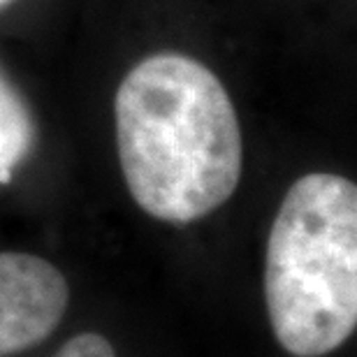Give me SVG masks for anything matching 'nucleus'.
Listing matches in <instances>:
<instances>
[{
	"mask_svg": "<svg viewBox=\"0 0 357 357\" xmlns=\"http://www.w3.org/2000/svg\"><path fill=\"white\" fill-rule=\"evenodd\" d=\"M38 130L31 107L0 70V183H10L21 162L31 155Z\"/></svg>",
	"mask_w": 357,
	"mask_h": 357,
	"instance_id": "20e7f679",
	"label": "nucleus"
},
{
	"mask_svg": "<svg viewBox=\"0 0 357 357\" xmlns=\"http://www.w3.org/2000/svg\"><path fill=\"white\" fill-rule=\"evenodd\" d=\"M68 304L70 285L59 267L38 255L0 253V357L52 337Z\"/></svg>",
	"mask_w": 357,
	"mask_h": 357,
	"instance_id": "7ed1b4c3",
	"label": "nucleus"
},
{
	"mask_svg": "<svg viewBox=\"0 0 357 357\" xmlns=\"http://www.w3.org/2000/svg\"><path fill=\"white\" fill-rule=\"evenodd\" d=\"M12 0H0V7H5V5H10Z\"/></svg>",
	"mask_w": 357,
	"mask_h": 357,
	"instance_id": "423d86ee",
	"label": "nucleus"
},
{
	"mask_svg": "<svg viewBox=\"0 0 357 357\" xmlns=\"http://www.w3.org/2000/svg\"><path fill=\"white\" fill-rule=\"evenodd\" d=\"M265 302L276 341L292 357H325L357 325V188L313 172L285 192L271 225Z\"/></svg>",
	"mask_w": 357,
	"mask_h": 357,
	"instance_id": "f03ea898",
	"label": "nucleus"
},
{
	"mask_svg": "<svg viewBox=\"0 0 357 357\" xmlns=\"http://www.w3.org/2000/svg\"><path fill=\"white\" fill-rule=\"evenodd\" d=\"M54 357H116V353L102 334L84 332L68 339Z\"/></svg>",
	"mask_w": 357,
	"mask_h": 357,
	"instance_id": "39448f33",
	"label": "nucleus"
},
{
	"mask_svg": "<svg viewBox=\"0 0 357 357\" xmlns=\"http://www.w3.org/2000/svg\"><path fill=\"white\" fill-rule=\"evenodd\" d=\"M119 160L139 209L192 223L223 206L241 178V130L218 77L183 54H153L114 100Z\"/></svg>",
	"mask_w": 357,
	"mask_h": 357,
	"instance_id": "f257e3e1",
	"label": "nucleus"
}]
</instances>
